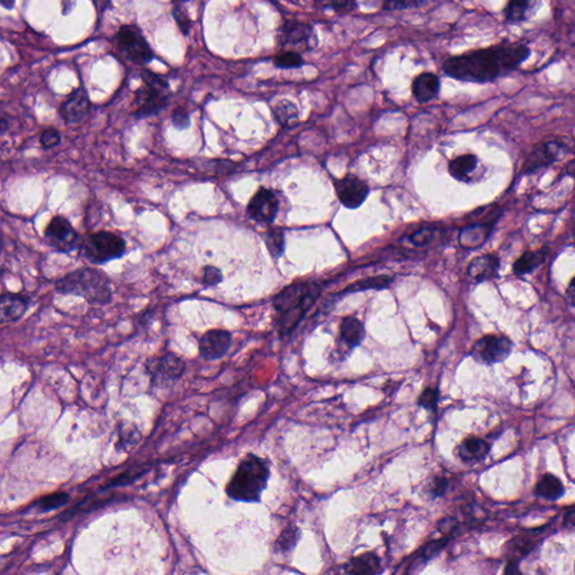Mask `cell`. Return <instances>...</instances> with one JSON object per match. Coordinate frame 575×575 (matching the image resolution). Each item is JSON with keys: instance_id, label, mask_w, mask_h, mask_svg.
I'll use <instances>...</instances> for the list:
<instances>
[{"instance_id": "d590c367", "label": "cell", "mask_w": 575, "mask_h": 575, "mask_svg": "<svg viewBox=\"0 0 575 575\" xmlns=\"http://www.w3.org/2000/svg\"><path fill=\"white\" fill-rule=\"evenodd\" d=\"M429 0H385L382 9L385 11H404V9H419Z\"/></svg>"}, {"instance_id": "9c48e42d", "label": "cell", "mask_w": 575, "mask_h": 575, "mask_svg": "<svg viewBox=\"0 0 575 575\" xmlns=\"http://www.w3.org/2000/svg\"><path fill=\"white\" fill-rule=\"evenodd\" d=\"M44 238L49 246L60 253L78 251L82 240L69 219L60 215L51 219L45 228Z\"/></svg>"}, {"instance_id": "cb8c5ba5", "label": "cell", "mask_w": 575, "mask_h": 575, "mask_svg": "<svg viewBox=\"0 0 575 575\" xmlns=\"http://www.w3.org/2000/svg\"><path fill=\"white\" fill-rule=\"evenodd\" d=\"M533 9V0H508L504 9V21L510 24L523 23L531 17Z\"/></svg>"}, {"instance_id": "f6af8a7d", "label": "cell", "mask_w": 575, "mask_h": 575, "mask_svg": "<svg viewBox=\"0 0 575 575\" xmlns=\"http://www.w3.org/2000/svg\"><path fill=\"white\" fill-rule=\"evenodd\" d=\"M447 488H449V481H447V479L437 478L430 484L429 491L430 494H433L436 498H438V497H442L445 494Z\"/></svg>"}, {"instance_id": "d6986e66", "label": "cell", "mask_w": 575, "mask_h": 575, "mask_svg": "<svg viewBox=\"0 0 575 575\" xmlns=\"http://www.w3.org/2000/svg\"><path fill=\"white\" fill-rule=\"evenodd\" d=\"M500 262L496 255H482L472 260L467 267V275L477 283L492 280L498 275Z\"/></svg>"}, {"instance_id": "bcb514c9", "label": "cell", "mask_w": 575, "mask_h": 575, "mask_svg": "<svg viewBox=\"0 0 575 575\" xmlns=\"http://www.w3.org/2000/svg\"><path fill=\"white\" fill-rule=\"evenodd\" d=\"M455 526H457V521L452 519V518H446V519L442 520L441 523L438 524V528H439V531L442 533H452Z\"/></svg>"}, {"instance_id": "7a4b0ae2", "label": "cell", "mask_w": 575, "mask_h": 575, "mask_svg": "<svg viewBox=\"0 0 575 575\" xmlns=\"http://www.w3.org/2000/svg\"><path fill=\"white\" fill-rule=\"evenodd\" d=\"M56 292L66 296L82 297L90 305L109 304L113 298V287L106 272L96 268L83 267L56 280Z\"/></svg>"}, {"instance_id": "277c9868", "label": "cell", "mask_w": 575, "mask_h": 575, "mask_svg": "<svg viewBox=\"0 0 575 575\" xmlns=\"http://www.w3.org/2000/svg\"><path fill=\"white\" fill-rule=\"evenodd\" d=\"M318 295L320 289L317 285L299 283L290 285L275 297L273 304L279 312L281 334H288L296 327Z\"/></svg>"}, {"instance_id": "30bf717a", "label": "cell", "mask_w": 575, "mask_h": 575, "mask_svg": "<svg viewBox=\"0 0 575 575\" xmlns=\"http://www.w3.org/2000/svg\"><path fill=\"white\" fill-rule=\"evenodd\" d=\"M512 351L509 338L502 335H487L475 342L471 355L483 365H496L504 361Z\"/></svg>"}, {"instance_id": "ba28073f", "label": "cell", "mask_w": 575, "mask_h": 575, "mask_svg": "<svg viewBox=\"0 0 575 575\" xmlns=\"http://www.w3.org/2000/svg\"><path fill=\"white\" fill-rule=\"evenodd\" d=\"M115 40L118 50L133 63L144 66L153 60V51L138 27L124 25L119 29Z\"/></svg>"}, {"instance_id": "9a60e30c", "label": "cell", "mask_w": 575, "mask_h": 575, "mask_svg": "<svg viewBox=\"0 0 575 575\" xmlns=\"http://www.w3.org/2000/svg\"><path fill=\"white\" fill-rule=\"evenodd\" d=\"M335 189L340 203L350 209L361 206L369 195L367 183L355 175H346L336 181Z\"/></svg>"}, {"instance_id": "7bdbcfd3", "label": "cell", "mask_w": 575, "mask_h": 575, "mask_svg": "<svg viewBox=\"0 0 575 575\" xmlns=\"http://www.w3.org/2000/svg\"><path fill=\"white\" fill-rule=\"evenodd\" d=\"M172 14H173V17H175V21H177L178 25H179V29H181V32L187 35L191 29V21L189 17H188L187 14H185V11H183V7L180 5H175Z\"/></svg>"}, {"instance_id": "b9f144b4", "label": "cell", "mask_w": 575, "mask_h": 575, "mask_svg": "<svg viewBox=\"0 0 575 575\" xmlns=\"http://www.w3.org/2000/svg\"><path fill=\"white\" fill-rule=\"evenodd\" d=\"M140 439L138 436V430L136 427H133L132 429H125L119 432V441L117 447L118 449H128L130 446H134L138 443Z\"/></svg>"}, {"instance_id": "ac0fdd59", "label": "cell", "mask_w": 575, "mask_h": 575, "mask_svg": "<svg viewBox=\"0 0 575 575\" xmlns=\"http://www.w3.org/2000/svg\"><path fill=\"white\" fill-rule=\"evenodd\" d=\"M412 90V95L418 103H428L435 99L441 91V80L435 73L422 72L414 78Z\"/></svg>"}, {"instance_id": "f546056e", "label": "cell", "mask_w": 575, "mask_h": 575, "mask_svg": "<svg viewBox=\"0 0 575 575\" xmlns=\"http://www.w3.org/2000/svg\"><path fill=\"white\" fill-rule=\"evenodd\" d=\"M275 118L283 125H292L298 122V109L291 101L283 99L275 107Z\"/></svg>"}, {"instance_id": "e0dca14e", "label": "cell", "mask_w": 575, "mask_h": 575, "mask_svg": "<svg viewBox=\"0 0 575 575\" xmlns=\"http://www.w3.org/2000/svg\"><path fill=\"white\" fill-rule=\"evenodd\" d=\"M31 298L25 293L5 292L0 299V317L1 322H16L27 312Z\"/></svg>"}, {"instance_id": "4dcf8cb0", "label": "cell", "mask_w": 575, "mask_h": 575, "mask_svg": "<svg viewBox=\"0 0 575 575\" xmlns=\"http://www.w3.org/2000/svg\"><path fill=\"white\" fill-rule=\"evenodd\" d=\"M537 535H539L537 531H531V534H528V535H520L519 537L512 539L510 541V544H512V547H510L512 554L518 555L519 559L520 556L523 559V556H526L535 546L537 539H539V536Z\"/></svg>"}, {"instance_id": "ab89813d", "label": "cell", "mask_w": 575, "mask_h": 575, "mask_svg": "<svg viewBox=\"0 0 575 575\" xmlns=\"http://www.w3.org/2000/svg\"><path fill=\"white\" fill-rule=\"evenodd\" d=\"M222 281V272L218 268L214 267V265H206L203 268V279H201L203 287H215Z\"/></svg>"}, {"instance_id": "3957f363", "label": "cell", "mask_w": 575, "mask_h": 575, "mask_svg": "<svg viewBox=\"0 0 575 575\" xmlns=\"http://www.w3.org/2000/svg\"><path fill=\"white\" fill-rule=\"evenodd\" d=\"M270 467L265 459L248 454L238 464L226 487V494L240 502H259L270 479Z\"/></svg>"}, {"instance_id": "2e32d148", "label": "cell", "mask_w": 575, "mask_h": 575, "mask_svg": "<svg viewBox=\"0 0 575 575\" xmlns=\"http://www.w3.org/2000/svg\"><path fill=\"white\" fill-rule=\"evenodd\" d=\"M564 146L559 142H547L534 148L523 166V173H533L554 163Z\"/></svg>"}, {"instance_id": "7c38bea8", "label": "cell", "mask_w": 575, "mask_h": 575, "mask_svg": "<svg viewBox=\"0 0 575 575\" xmlns=\"http://www.w3.org/2000/svg\"><path fill=\"white\" fill-rule=\"evenodd\" d=\"M232 340V334L228 330H208L199 340V354L206 361L220 360L230 349Z\"/></svg>"}, {"instance_id": "836d02e7", "label": "cell", "mask_w": 575, "mask_h": 575, "mask_svg": "<svg viewBox=\"0 0 575 575\" xmlns=\"http://www.w3.org/2000/svg\"><path fill=\"white\" fill-rule=\"evenodd\" d=\"M391 281H392V278L389 275L369 278V279L350 285L345 291L355 292V291L367 290V289H382V288L388 287Z\"/></svg>"}, {"instance_id": "60d3db41", "label": "cell", "mask_w": 575, "mask_h": 575, "mask_svg": "<svg viewBox=\"0 0 575 575\" xmlns=\"http://www.w3.org/2000/svg\"><path fill=\"white\" fill-rule=\"evenodd\" d=\"M171 122L177 130H187L190 126V115L183 107H177L172 111Z\"/></svg>"}, {"instance_id": "5b68a950", "label": "cell", "mask_w": 575, "mask_h": 575, "mask_svg": "<svg viewBox=\"0 0 575 575\" xmlns=\"http://www.w3.org/2000/svg\"><path fill=\"white\" fill-rule=\"evenodd\" d=\"M142 87L135 93L134 116L136 119L148 118L158 115L169 103V83L160 74L144 70L141 73Z\"/></svg>"}, {"instance_id": "8992f818", "label": "cell", "mask_w": 575, "mask_h": 575, "mask_svg": "<svg viewBox=\"0 0 575 575\" xmlns=\"http://www.w3.org/2000/svg\"><path fill=\"white\" fill-rule=\"evenodd\" d=\"M126 246L122 236L107 230H99L83 236L78 251L79 255L90 263L103 265L123 258L126 253Z\"/></svg>"}, {"instance_id": "83f0119b", "label": "cell", "mask_w": 575, "mask_h": 575, "mask_svg": "<svg viewBox=\"0 0 575 575\" xmlns=\"http://www.w3.org/2000/svg\"><path fill=\"white\" fill-rule=\"evenodd\" d=\"M478 166V158L472 154H465L454 158L449 163V171L454 179L459 181H467L471 173L477 169Z\"/></svg>"}, {"instance_id": "f35d334b", "label": "cell", "mask_w": 575, "mask_h": 575, "mask_svg": "<svg viewBox=\"0 0 575 575\" xmlns=\"http://www.w3.org/2000/svg\"><path fill=\"white\" fill-rule=\"evenodd\" d=\"M61 134L56 128H46L40 136V144L45 150L56 148L61 144Z\"/></svg>"}, {"instance_id": "ffe728a7", "label": "cell", "mask_w": 575, "mask_h": 575, "mask_svg": "<svg viewBox=\"0 0 575 575\" xmlns=\"http://www.w3.org/2000/svg\"><path fill=\"white\" fill-rule=\"evenodd\" d=\"M490 444L478 437H469L459 446V457L467 463L479 462L488 455Z\"/></svg>"}, {"instance_id": "8d00e7d4", "label": "cell", "mask_w": 575, "mask_h": 575, "mask_svg": "<svg viewBox=\"0 0 575 575\" xmlns=\"http://www.w3.org/2000/svg\"><path fill=\"white\" fill-rule=\"evenodd\" d=\"M268 250L272 255L279 258L285 250V236L283 233L279 230H271L268 233L265 238Z\"/></svg>"}, {"instance_id": "603a6c76", "label": "cell", "mask_w": 575, "mask_h": 575, "mask_svg": "<svg viewBox=\"0 0 575 575\" xmlns=\"http://www.w3.org/2000/svg\"><path fill=\"white\" fill-rule=\"evenodd\" d=\"M549 255V248H539L537 251H527L520 256L514 264V272L516 275H526L543 263Z\"/></svg>"}, {"instance_id": "484cf974", "label": "cell", "mask_w": 575, "mask_h": 575, "mask_svg": "<svg viewBox=\"0 0 575 575\" xmlns=\"http://www.w3.org/2000/svg\"><path fill=\"white\" fill-rule=\"evenodd\" d=\"M565 489L563 483L553 474H545L536 486V494L541 498L556 502L562 498Z\"/></svg>"}, {"instance_id": "e575fe53", "label": "cell", "mask_w": 575, "mask_h": 575, "mask_svg": "<svg viewBox=\"0 0 575 575\" xmlns=\"http://www.w3.org/2000/svg\"><path fill=\"white\" fill-rule=\"evenodd\" d=\"M320 9H330L337 14H350L357 11V0H316Z\"/></svg>"}, {"instance_id": "5bb4252c", "label": "cell", "mask_w": 575, "mask_h": 575, "mask_svg": "<svg viewBox=\"0 0 575 575\" xmlns=\"http://www.w3.org/2000/svg\"><path fill=\"white\" fill-rule=\"evenodd\" d=\"M91 109L89 96L80 86L74 89L60 107V115L66 124H80L87 118Z\"/></svg>"}, {"instance_id": "4fadbf2b", "label": "cell", "mask_w": 575, "mask_h": 575, "mask_svg": "<svg viewBox=\"0 0 575 575\" xmlns=\"http://www.w3.org/2000/svg\"><path fill=\"white\" fill-rule=\"evenodd\" d=\"M279 208L275 193L265 188H260L248 205V214L255 222L269 224L275 220Z\"/></svg>"}, {"instance_id": "4316f807", "label": "cell", "mask_w": 575, "mask_h": 575, "mask_svg": "<svg viewBox=\"0 0 575 575\" xmlns=\"http://www.w3.org/2000/svg\"><path fill=\"white\" fill-rule=\"evenodd\" d=\"M449 541V537H445V539H438V541L428 543L427 545H426L425 547H422V549L418 551L417 555L412 559V564H410V566H408L407 572H417V571H419L418 570V567L424 566L426 563L429 562L430 559H434V557L447 545Z\"/></svg>"}, {"instance_id": "6da1fadb", "label": "cell", "mask_w": 575, "mask_h": 575, "mask_svg": "<svg viewBox=\"0 0 575 575\" xmlns=\"http://www.w3.org/2000/svg\"><path fill=\"white\" fill-rule=\"evenodd\" d=\"M531 49L504 40L488 48L449 56L442 69L447 77L472 83H491L516 71L531 56Z\"/></svg>"}, {"instance_id": "52a82bcc", "label": "cell", "mask_w": 575, "mask_h": 575, "mask_svg": "<svg viewBox=\"0 0 575 575\" xmlns=\"http://www.w3.org/2000/svg\"><path fill=\"white\" fill-rule=\"evenodd\" d=\"M275 42L279 51L304 53L316 48L318 39L312 25L297 19H283L278 29Z\"/></svg>"}, {"instance_id": "f907efd6", "label": "cell", "mask_w": 575, "mask_h": 575, "mask_svg": "<svg viewBox=\"0 0 575 575\" xmlns=\"http://www.w3.org/2000/svg\"><path fill=\"white\" fill-rule=\"evenodd\" d=\"M0 1H1V6L6 9H13L14 4H15V0H0Z\"/></svg>"}, {"instance_id": "44dd1931", "label": "cell", "mask_w": 575, "mask_h": 575, "mask_svg": "<svg viewBox=\"0 0 575 575\" xmlns=\"http://www.w3.org/2000/svg\"><path fill=\"white\" fill-rule=\"evenodd\" d=\"M350 574H375L381 572V559L373 551L353 557L345 566Z\"/></svg>"}, {"instance_id": "681fc988", "label": "cell", "mask_w": 575, "mask_h": 575, "mask_svg": "<svg viewBox=\"0 0 575 575\" xmlns=\"http://www.w3.org/2000/svg\"><path fill=\"white\" fill-rule=\"evenodd\" d=\"M566 173L567 175H572V177L575 178V160L574 161H571L570 163L567 164Z\"/></svg>"}, {"instance_id": "d4e9b609", "label": "cell", "mask_w": 575, "mask_h": 575, "mask_svg": "<svg viewBox=\"0 0 575 575\" xmlns=\"http://www.w3.org/2000/svg\"><path fill=\"white\" fill-rule=\"evenodd\" d=\"M494 223L490 224H478L464 228L461 233L459 240L465 248H477L486 242L490 235L491 228Z\"/></svg>"}, {"instance_id": "8fae6325", "label": "cell", "mask_w": 575, "mask_h": 575, "mask_svg": "<svg viewBox=\"0 0 575 575\" xmlns=\"http://www.w3.org/2000/svg\"><path fill=\"white\" fill-rule=\"evenodd\" d=\"M146 371L154 385H166L179 380L185 371V362L175 353L148 360Z\"/></svg>"}, {"instance_id": "74e56055", "label": "cell", "mask_w": 575, "mask_h": 575, "mask_svg": "<svg viewBox=\"0 0 575 575\" xmlns=\"http://www.w3.org/2000/svg\"><path fill=\"white\" fill-rule=\"evenodd\" d=\"M438 398H439V390L437 388H426L418 399V404L424 409L436 414Z\"/></svg>"}, {"instance_id": "7dc6e473", "label": "cell", "mask_w": 575, "mask_h": 575, "mask_svg": "<svg viewBox=\"0 0 575 575\" xmlns=\"http://www.w3.org/2000/svg\"><path fill=\"white\" fill-rule=\"evenodd\" d=\"M564 524L566 527H575V506L567 509L564 514Z\"/></svg>"}, {"instance_id": "1f68e13d", "label": "cell", "mask_w": 575, "mask_h": 575, "mask_svg": "<svg viewBox=\"0 0 575 575\" xmlns=\"http://www.w3.org/2000/svg\"><path fill=\"white\" fill-rule=\"evenodd\" d=\"M299 537H300L299 528L295 525L288 526L278 539L277 549L283 553L292 551L293 547L298 543Z\"/></svg>"}, {"instance_id": "7402d4cb", "label": "cell", "mask_w": 575, "mask_h": 575, "mask_svg": "<svg viewBox=\"0 0 575 575\" xmlns=\"http://www.w3.org/2000/svg\"><path fill=\"white\" fill-rule=\"evenodd\" d=\"M365 337V325L354 317H346L340 324V340L349 349L357 347Z\"/></svg>"}, {"instance_id": "c3c4849f", "label": "cell", "mask_w": 575, "mask_h": 575, "mask_svg": "<svg viewBox=\"0 0 575 575\" xmlns=\"http://www.w3.org/2000/svg\"><path fill=\"white\" fill-rule=\"evenodd\" d=\"M567 301L571 306L575 307V277L571 280L570 285L567 287L566 292H565Z\"/></svg>"}, {"instance_id": "ee69618b", "label": "cell", "mask_w": 575, "mask_h": 575, "mask_svg": "<svg viewBox=\"0 0 575 575\" xmlns=\"http://www.w3.org/2000/svg\"><path fill=\"white\" fill-rule=\"evenodd\" d=\"M144 473V470L140 471L138 472V470L135 469V470H130L127 471V472L123 473V474L118 475L116 479H113L111 483H109L108 486L103 487V489H109L111 487H117L118 484H122V486H125V484H128V483H132L135 479L138 478L140 475H142Z\"/></svg>"}, {"instance_id": "f1b7e54d", "label": "cell", "mask_w": 575, "mask_h": 575, "mask_svg": "<svg viewBox=\"0 0 575 575\" xmlns=\"http://www.w3.org/2000/svg\"><path fill=\"white\" fill-rule=\"evenodd\" d=\"M304 56L296 51L283 50L275 54L273 58V64L279 69H298L305 66Z\"/></svg>"}, {"instance_id": "d6a6232c", "label": "cell", "mask_w": 575, "mask_h": 575, "mask_svg": "<svg viewBox=\"0 0 575 575\" xmlns=\"http://www.w3.org/2000/svg\"><path fill=\"white\" fill-rule=\"evenodd\" d=\"M70 496L66 492H56V494H48L36 502V507L42 512H49L51 510L58 509L60 507L64 506L69 502Z\"/></svg>"}]
</instances>
